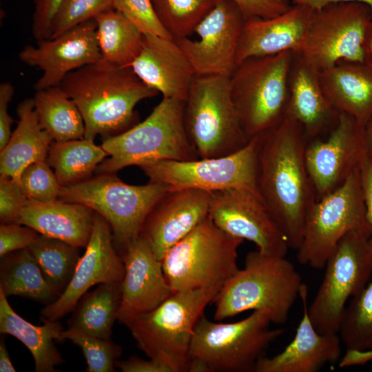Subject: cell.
<instances>
[{"label":"cell","mask_w":372,"mask_h":372,"mask_svg":"<svg viewBox=\"0 0 372 372\" xmlns=\"http://www.w3.org/2000/svg\"><path fill=\"white\" fill-rule=\"evenodd\" d=\"M308 138L302 126L285 116L262 134L258 188L289 248L302 242L307 215L317 200L305 161Z\"/></svg>","instance_id":"obj_1"},{"label":"cell","mask_w":372,"mask_h":372,"mask_svg":"<svg viewBox=\"0 0 372 372\" xmlns=\"http://www.w3.org/2000/svg\"><path fill=\"white\" fill-rule=\"evenodd\" d=\"M61 87L76 103L85 124L84 138L118 134L136 121L138 103L158 92L145 84L130 66L103 59L68 74Z\"/></svg>","instance_id":"obj_2"},{"label":"cell","mask_w":372,"mask_h":372,"mask_svg":"<svg viewBox=\"0 0 372 372\" xmlns=\"http://www.w3.org/2000/svg\"><path fill=\"white\" fill-rule=\"evenodd\" d=\"M304 282L285 257L249 251L245 267L221 287L213 302L218 321L246 311H262L271 323L285 324Z\"/></svg>","instance_id":"obj_3"},{"label":"cell","mask_w":372,"mask_h":372,"mask_svg":"<svg viewBox=\"0 0 372 372\" xmlns=\"http://www.w3.org/2000/svg\"><path fill=\"white\" fill-rule=\"evenodd\" d=\"M185 102L163 98L144 121L118 134L104 138L101 146L109 158L97 166L96 172L115 174L132 165L198 158L185 127Z\"/></svg>","instance_id":"obj_4"},{"label":"cell","mask_w":372,"mask_h":372,"mask_svg":"<svg viewBox=\"0 0 372 372\" xmlns=\"http://www.w3.org/2000/svg\"><path fill=\"white\" fill-rule=\"evenodd\" d=\"M220 288L174 292L150 311L125 326L139 349L172 372L188 371L189 348L196 324Z\"/></svg>","instance_id":"obj_5"},{"label":"cell","mask_w":372,"mask_h":372,"mask_svg":"<svg viewBox=\"0 0 372 372\" xmlns=\"http://www.w3.org/2000/svg\"><path fill=\"white\" fill-rule=\"evenodd\" d=\"M271 323L262 311L231 323L211 322L203 314L191 342L188 371H254L257 362L285 331L271 329Z\"/></svg>","instance_id":"obj_6"},{"label":"cell","mask_w":372,"mask_h":372,"mask_svg":"<svg viewBox=\"0 0 372 372\" xmlns=\"http://www.w3.org/2000/svg\"><path fill=\"white\" fill-rule=\"evenodd\" d=\"M294 52L249 57L230 76V89L242 128L249 140L285 118Z\"/></svg>","instance_id":"obj_7"},{"label":"cell","mask_w":372,"mask_h":372,"mask_svg":"<svg viewBox=\"0 0 372 372\" xmlns=\"http://www.w3.org/2000/svg\"><path fill=\"white\" fill-rule=\"evenodd\" d=\"M243 241L222 231L208 216L161 260L172 293L221 289L238 269V249Z\"/></svg>","instance_id":"obj_8"},{"label":"cell","mask_w":372,"mask_h":372,"mask_svg":"<svg viewBox=\"0 0 372 372\" xmlns=\"http://www.w3.org/2000/svg\"><path fill=\"white\" fill-rule=\"evenodd\" d=\"M184 123L200 158L233 154L249 141L231 99L230 77L195 74L185 102Z\"/></svg>","instance_id":"obj_9"},{"label":"cell","mask_w":372,"mask_h":372,"mask_svg":"<svg viewBox=\"0 0 372 372\" xmlns=\"http://www.w3.org/2000/svg\"><path fill=\"white\" fill-rule=\"evenodd\" d=\"M168 191L161 183L132 185L114 174H101L61 187L58 200L85 205L103 217L110 225L114 245L121 256L139 236L147 215Z\"/></svg>","instance_id":"obj_10"},{"label":"cell","mask_w":372,"mask_h":372,"mask_svg":"<svg viewBox=\"0 0 372 372\" xmlns=\"http://www.w3.org/2000/svg\"><path fill=\"white\" fill-rule=\"evenodd\" d=\"M371 234L351 231L338 242L326 262L324 275L308 306L315 329L323 334H338L349 298L367 285L372 273Z\"/></svg>","instance_id":"obj_11"},{"label":"cell","mask_w":372,"mask_h":372,"mask_svg":"<svg viewBox=\"0 0 372 372\" xmlns=\"http://www.w3.org/2000/svg\"><path fill=\"white\" fill-rule=\"evenodd\" d=\"M355 230L371 235L366 215L360 168L355 169L342 185L316 200L311 206L306 217L303 238L297 249L298 261L316 269H324L341 238Z\"/></svg>","instance_id":"obj_12"},{"label":"cell","mask_w":372,"mask_h":372,"mask_svg":"<svg viewBox=\"0 0 372 372\" xmlns=\"http://www.w3.org/2000/svg\"><path fill=\"white\" fill-rule=\"evenodd\" d=\"M260 139L261 134L256 136L240 150L220 157L163 160L139 167L150 182L161 183L169 191L196 189L213 192L245 189L260 196L258 188Z\"/></svg>","instance_id":"obj_13"},{"label":"cell","mask_w":372,"mask_h":372,"mask_svg":"<svg viewBox=\"0 0 372 372\" xmlns=\"http://www.w3.org/2000/svg\"><path fill=\"white\" fill-rule=\"evenodd\" d=\"M371 21L369 7L359 2L333 3L316 10L298 54L319 72L342 61L364 63Z\"/></svg>","instance_id":"obj_14"},{"label":"cell","mask_w":372,"mask_h":372,"mask_svg":"<svg viewBox=\"0 0 372 372\" xmlns=\"http://www.w3.org/2000/svg\"><path fill=\"white\" fill-rule=\"evenodd\" d=\"M364 129L365 125L352 116L340 113L324 139L308 141L305 161L317 200L339 187L360 168L368 155Z\"/></svg>","instance_id":"obj_15"},{"label":"cell","mask_w":372,"mask_h":372,"mask_svg":"<svg viewBox=\"0 0 372 372\" xmlns=\"http://www.w3.org/2000/svg\"><path fill=\"white\" fill-rule=\"evenodd\" d=\"M209 216L222 231L254 242L263 254H287L285 237L258 194L245 189L211 192Z\"/></svg>","instance_id":"obj_16"},{"label":"cell","mask_w":372,"mask_h":372,"mask_svg":"<svg viewBox=\"0 0 372 372\" xmlns=\"http://www.w3.org/2000/svg\"><path fill=\"white\" fill-rule=\"evenodd\" d=\"M245 21L232 1L217 0L195 28L197 39L185 37L175 40L196 74L232 75L236 68V52Z\"/></svg>","instance_id":"obj_17"},{"label":"cell","mask_w":372,"mask_h":372,"mask_svg":"<svg viewBox=\"0 0 372 372\" xmlns=\"http://www.w3.org/2000/svg\"><path fill=\"white\" fill-rule=\"evenodd\" d=\"M124 273V263L114 245L110 225L95 212L90 238L69 285L54 302L42 309L41 318L58 321L74 310L81 298L92 287L121 282Z\"/></svg>","instance_id":"obj_18"},{"label":"cell","mask_w":372,"mask_h":372,"mask_svg":"<svg viewBox=\"0 0 372 372\" xmlns=\"http://www.w3.org/2000/svg\"><path fill=\"white\" fill-rule=\"evenodd\" d=\"M19 58L43 71L34 85L35 90L60 85L70 72L101 59L96 23L92 19L55 38L37 41V47L25 46Z\"/></svg>","instance_id":"obj_19"},{"label":"cell","mask_w":372,"mask_h":372,"mask_svg":"<svg viewBox=\"0 0 372 372\" xmlns=\"http://www.w3.org/2000/svg\"><path fill=\"white\" fill-rule=\"evenodd\" d=\"M125 267L118 322L126 324L156 308L172 291L165 276L162 261L141 236L133 239L121 255Z\"/></svg>","instance_id":"obj_20"},{"label":"cell","mask_w":372,"mask_h":372,"mask_svg":"<svg viewBox=\"0 0 372 372\" xmlns=\"http://www.w3.org/2000/svg\"><path fill=\"white\" fill-rule=\"evenodd\" d=\"M210 195L196 189L169 190L155 205L139 236L159 260L209 216Z\"/></svg>","instance_id":"obj_21"},{"label":"cell","mask_w":372,"mask_h":372,"mask_svg":"<svg viewBox=\"0 0 372 372\" xmlns=\"http://www.w3.org/2000/svg\"><path fill=\"white\" fill-rule=\"evenodd\" d=\"M315 11L307 6L294 3L275 17L245 20L236 52V66L252 56L300 52Z\"/></svg>","instance_id":"obj_22"},{"label":"cell","mask_w":372,"mask_h":372,"mask_svg":"<svg viewBox=\"0 0 372 372\" xmlns=\"http://www.w3.org/2000/svg\"><path fill=\"white\" fill-rule=\"evenodd\" d=\"M138 77L163 98L185 101L194 70L172 38L143 34L138 55L130 65Z\"/></svg>","instance_id":"obj_23"},{"label":"cell","mask_w":372,"mask_h":372,"mask_svg":"<svg viewBox=\"0 0 372 372\" xmlns=\"http://www.w3.org/2000/svg\"><path fill=\"white\" fill-rule=\"evenodd\" d=\"M308 287L303 283L300 298L302 317L292 341L279 353L263 356L256 363V372H316L341 356V339L338 334H323L313 327L308 313Z\"/></svg>","instance_id":"obj_24"},{"label":"cell","mask_w":372,"mask_h":372,"mask_svg":"<svg viewBox=\"0 0 372 372\" xmlns=\"http://www.w3.org/2000/svg\"><path fill=\"white\" fill-rule=\"evenodd\" d=\"M285 116L298 122L308 141L321 138L335 125L339 113L326 98L319 72L294 53L289 76Z\"/></svg>","instance_id":"obj_25"},{"label":"cell","mask_w":372,"mask_h":372,"mask_svg":"<svg viewBox=\"0 0 372 372\" xmlns=\"http://www.w3.org/2000/svg\"><path fill=\"white\" fill-rule=\"evenodd\" d=\"M94 213L80 203L28 199L15 223L43 236L85 248L92 234Z\"/></svg>","instance_id":"obj_26"},{"label":"cell","mask_w":372,"mask_h":372,"mask_svg":"<svg viewBox=\"0 0 372 372\" xmlns=\"http://www.w3.org/2000/svg\"><path fill=\"white\" fill-rule=\"evenodd\" d=\"M323 92L340 114L366 125L372 116V68L360 62L340 61L319 72Z\"/></svg>","instance_id":"obj_27"},{"label":"cell","mask_w":372,"mask_h":372,"mask_svg":"<svg viewBox=\"0 0 372 372\" xmlns=\"http://www.w3.org/2000/svg\"><path fill=\"white\" fill-rule=\"evenodd\" d=\"M17 126L0 154V173L19 182L23 170L30 164L46 160L54 142L41 126L33 98L21 101L17 110Z\"/></svg>","instance_id":"obj_28"},{"label":"cell","mask_w":372,"mask_h":372,"mask_svg":"<svg viewBox=\"0 0 372 372\" xmlns=\"http://www.w3.org/2000/svg\"><path fill=\"white\" fill-rule=\"evenodd\" d=\"M0 291V333L21 341L31 353L36 372H54L64 362L55 342H61L63 331L58 321L41 318L42 326L34 325L17 313Z\"/></svg>","instance_id":"obj_29"},{"label":"cell","mask_w":372,"mask_h":372,"mask_svg":"<svg viewBox=\"0 0 372 372\" xmlns=\"http://www.w3.org/2000/svg\"><path fill=\"white\" fill-rule=\"evenodd\" d=\"M121 282L99 284L85 293L68 321V329L103 339H110L121 302Z\"/></svg>","instance_id":"obj_30"},{"label":"cell","mask_w":372,"mask_h":372,"mask_svg":"<svg viewBox=\"0 0 372 372\" xmlns=\"http://www.w3.org/2000/svg\"><path fill=\"white\" fill-rule=\"evenodd\" d=\"M0 291L6 297L17 296L45 305L59 298L45 280L28 248L10 252L1 258Z\"/></svg>","instance_id":"obj_31"},{"label":"cell","mask_w":372,"mask_h":372,"mask_svg":"<svg viewBox=\"0 0 372 372\" xmlns=\"http://www.w3.org/2000/svg\"><path fill=\"white\" fill-rule=\"evenodd\" d=\"M338 335L348 349L341 366L372 360V280L346 306Z\"/></svg>","instance_id":"obj_32"},{"label":"cell","mask_w":372,"mask_h":372,"mask_svg":"<svg viewBox=\"0 0 372 372\" xmlns=\"http://www.w3.org/2000/svg\"><path fill=\"white\" fill-rule=\"evenodd\" d=\"M33 100L40 125L54 141L84 138L81 112L60 85L36 90Z\"/></svg>","instance_id":"obj_33"},{"label":"cell","mask_w":372,"mask_h":372,"mask_svg":"<svg viewBox=\"0 0 372 372\" xmlns=\"http://www.w3.org/2000/svg\"><path fill=\"white\" fill-rule=\"evenodd\" d=\"M94 19L101 59L119 66H130L141 51L143 34L114 8Z\"/></svg>","instance_id":"obj_34"},{"label":"cell","mask_w":372,"mask_h":372,"mask_svg":"<svg viewBox=\"0 0 372 372\" xmlns=\"http://www.w3.org/2000/svg\"><path fill=\"white\" fill-rule=\"evenodd\" d=\"M101 146L86 138L54 141L46 162L61 187L81 183L90 178L92 173L107 156Z\"/></svg>","instance_id":"obj_35"},{"label":"cell","mask_w":372,"mask_h":372,"mask_svg":"<svg viewBox=\"0 0 372 372\" xmlns=\"http://www.w3.org/2000/svg\"><path fill=\"white\" fill-rule=\"evenodd\" d=\"M28 248L45 280L59 297L73 277L81 257L80 247L40 234Z\"/></svg>","instance_id":"obj_36"},{"label":"cell","mask_w":372,"mask_h":372,"mask_svg":"<svg viewBox=\"0 0 372 372\" xmlns=\"http://www.w3.org/2000/svg\"><path fill=\"white\" fill-rule=\"evenodd\" d=\"M161 24L176 39L189 37L217 0H151Z\"/></svg>","instance_id":"obj_37"},{"label":"cell","mask_w":372,"mask_h":372,"mask_svg":"<svg viewBox=\"0 0 372 372\" xmlns=\"http://www.w3.org/2000/svg\"><path fill=\"white\" fill-rule=\"evenodd\" d=\"M69 340L79 347L87 362V372L115 371L117 359L122 349L111 339H103L88 335L72 330H63L61 342Z\"/></svg>","instance_id":"obj_38"},{"label":"cell","mask_w":372,"mask_h":372,"mask_svg":"<svg viewBox=\"0 0 372 372\" xmlns=\"http://www.w3.org/2000/svg\"><path fill=\"white\" fill-rule=\"evenodd\" d=\"M113 3L114 0H63L52 21L49 39L114 8Z\"/></svg>","instance_id":"obj_39"},{"label":"cell","mask_w":372,"mask_h":372,"mask_svg":"<svg viewBox=\"0 0 372 372\" xmlns=\"http://www.w3.org/2000/svg\"><path fill=\"white\" fill-rule=\"evenodd\" d=\"M46 161L26 167L19 177L20 185L28 199L41 202L58 200L61 186Z\"/></svg>","instance_id":"obj_40"},{"label":"cell","mask_w":372,"mask_h":372,"mask_svg":"<svg viewBox=\"0 0 372 372\" xmlns=\"http://www.w3.org/2000/svg\"><path fill=\"white\" fill-rule=\"evenodd\" d=\"M113 8L143 34L172 38L159 21L151 0H114Z\"/></svg>","instance_id":"obj_41"},{"label":"cell","mask_w":372,"mask_h":372,"mask_svg":"<svg viewBox=\"0 0 372 372\" xmlns=\"http://www.w3.org/2000/svg\"><path fill=\"white\" fill-rule=\"evenodd\" d=\"M28 198L19 182L10 176H0V220L1 224L15 223Z\"/></svg>","instance_id":"obj_42"},{"label":"cell","mask_w":372,"mask_h":372,"mask_svg":"<svg viewBox=\"0 0 372 372\" xmlns=\"http://www.w3.org/2000/svg\"><path fill=\"white\" fill-rule=\"evenodd\" d=\"M24 226V225H23ZM33 229L13 223L0 226V257L17 250L28 248L39 236Z\"/></svg>","instance_id":"obj_43"},{"label":"cell","mask_w":372,"mask_h":372,"mask_svg":"<svg viewBox=\"0 0 372 372\" xmlns=\"http://www.w3.org/2000/svg\"><path fill=\"white\" fill-rule=\"evenodd\" d=\"M240 9L245 20L270 19L287 11V0H231Z\"/></svg>","instance_id":"obj_44"},{"label":"cell","mask_w":372,"mask_h":372,"mask_svg":"<svg viewBox=\"0 0 372 372\" xmlns=\"http://www.w3.org/2000/svg\"><path fill=\"white\" fill-rule=\"evenodd\" d=\"M63 0H34L32 33L37 41L49 39L52 21Z\"/></svg>","instance_id":"obj_45"},{"label":"cell","mask_w":372,"mask_h":372,"mask_svg":"<svg viewBox=\"0 0 372 372\" xmlns=\"http://www.w3.org/2000/svg\"><path fill=\"white\" fill-rule=\"evenodd\" d=\"M14 92V87L10 82L0 84V150L6 145L12 134L13 120L8 113V105Z\"/></svg>","instance_id":"obj_46"},{"label":"cell","mask_w":372,"mask_h":372,"mask_svg":"<svg viewBox=\"0 0 372 372\" xmlns=\"http://www.w3.org/2000/svg\"><path fill=\"white\" fill-rule=\"evenodd\" d=\"M116 366L123 372H172L167 366L158 361L151 358L143 360L135 355L117 361Z\"/></svg>","instance_id":"obj_47"},{"label":"cell","mask_w":372,"mask_h":372,"mask_svg":"<svg viewBox=\"0 0 372 372\" xmlns=\"http://www.w3.org/2000/svg\"><path fill=\"white\" fill-rule=\"evenodd\" d=\"M360 176L366 218L371 230L369 242L372 247V156L367 155L363 161L360 167Z\"/></svg>","instance_id":"obj_48"},{"label":"cell","mask_w":372,"mask_h":372,"mask_svg":"<svg viewBox=\"0 0 372 372\" xmlns=\"http://www.w3.org/2000/svg\"><path fill=\"white\" fill-rule=\"evenodd\" d=\"M354 1L368 6L372 14V0H293V3L307 6L314 10H319L330 3L338 2Z\"/></svg>","instance_id":"obj_49"},{"label":"cell","mask_w":372,"mask_h":372,"mask_svg":"<svg viewBox=\"0 0 372 372\" xmlns=\"http://www.w3.org/2000/svg\"><path fill=\"white\" fill-rule=\"evenodd\" d=\"M0 371L1 372H15L16 370L12 365L8 349L6 348L3 338L0 342Z\"/></svg>","instance_id":"obj_50"},{"label":"cell","mask_w":372,"mask_h":372,"mask_svg":"<svg viewBox=\"0 0 372 372\" xmlns=\"http://www.w3.org/2000/svg\"><path fill=\"white\" fill-rule=\"evenodd\" d=\"M364 63L372 68V21L366 30L364 43Z\"/></svg>","instance_id":"obj_51"},{"label":"cell","mask_w":372,"mask_h":372,"mask_svg":"<svg viewBox=\"0 0 372 372\" xmlns=\"http://www.w3.org/2000/svg\"><path fill=\"white\" fill-rule=\"evenodd\" d=\"M364 132L367 153L372 156V116L365 125Z\"/></svg>","instance_id":"obj_52"}]
</instances>
